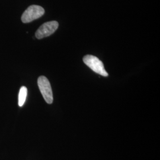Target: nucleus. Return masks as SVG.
I'll use <instances>...</instances> for the list:
<instances>
[{
    "mask_svg": "<svg viewBox=\"0 0 160 160\" xmlns=\"http://www.w3.org/2000/svg\"><path fill=\"white\" fill-rule=\"evenodd\" d=\"M83 62L87 66L97 74L101 75L103 77L108 76V73L104 68L102 61L96 57L91 55H86L83 58Z\"/></svg>",
    "mask_w": 160,
    "mask_h": 160,
    "instance_id": "f257e3e1",
    "label": "nucleus"
},
{
    "mask_svg": "<svg viewBox=\"0 0 160 160\" xmlns=\"http://www.w3.org/2000/svg\"><path fill=\"white\" fill-rule=\"evenodd\" d=\"M45 13V10L39 6L33 5L29 7L23 12L22 21L24 23H30L42 17Z\"/></svg>",
    "mask_w": 160,
    "mask_h": 160,
    "instance_id": "f03ea898",
    "label": "nucleus"
},
{
    "mask_svg": "<svg viewBox=\"0 0 160 160\" xmlns=\"http://www.w3.org/2000/svg\"><path fill=\"white\" fill-rule=\"evenodd\" d=\"M38 84L39 86L41 94L46 102L48 104L53 103V92L52 90L51 84L45 76H40L38 80Z\"/></svg>",
    "mask_w": 160,
    "mask_h": 160,
    "instance_id": "7ed1b4c3",
    "label": "nucleus"
},
{
    "mask_svg": "<svg viewBox=\"0 0 160 160\" xmlns=\"http://www.w3.org/2000/svg\"><path fill=\"white\" fill-rule=\"evenodd\" d=\"M59 24L56 21H51L43 24L36 32V37L38 39L49 36L58 28Z\"/></svg>",
    "mask_w": 160,
    "mask_h": 160,
    "instance_id": "20e7f679",
    "label": "nucleus"
},
{
    "mask_svg": "<svg viewBox=\"0 0 160 160\" xmlns=\"http://www.w3.org/2000/svg\"><path fill=\"white\" fill-rule=\"evenodd\" d=\"M28 94V89L26 87L23 86L21 87L18 94V106L22 107L26 102Z\"/></svg>",
    "mask_w": 160,
    "mask_h": 160,
    "instance_id": "39448f33",
    "label": "nucleus"
}]
</instances>
